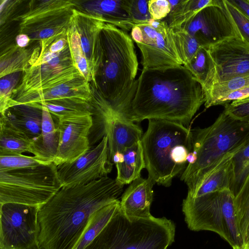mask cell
Returning <instances> with one entry per match:
<instances>
[{
	"label": "cell",
	"mask_w": 249,
	"mask_h": 249,
	"mask_svg": "<svg viewBox=\"0 0 249 249\" xmlns=\"http://www.w3.org/2000/svg\"><path fill=\"white\" fill-rule=\"evenodd\" d=\"M248 102H249V97H247V98H244L242 100L232 101V102L230 103V104L231 106H235L239 105L244 104L246 103H248Z\"/></svg>",
	"instance_id": "7dc6e473"
},
{
	"label": "cell",
	"mask_w": 249,
	"mask_h": 249,
	"mask_svg": "<svg viewBox=\"0 0 249 249\" xmlns=\"http://www.w3.org/2000/svg\"><path fill=\"white\" fill-rule=\"evenodd\" d=\"M234 177L231 189L234 195L249 174V142L233 158Z\"/></svg>",
	"instance_id": "e575fe53"
},
{
	"label": "cell",
	"mask_w": 249,
	"mask_h": 249,
	"mask_svg": "<svg viewBox=\"0 0 249 249\" xmlns=\"http://www.w3.org/2000/svg\"><path fill=\"white\" fill-rule=\"evenodd\" d=\"M130 0H104L86 2L85 12L101 18L106 23L125 31L135 25L130 14Z\"/></svg>",
	"instance_id": "44dd1931"
},
{
	"label": "cell",
	"mask_w": 249,
	"mask_h": 249,
	"mask_svg": "<svg viewBox=\"0 0 249 249\" xmlns=\"http://www.w3.org/2000/svg\"><path fill=\"white\" fill-rule=\"evenodd\" d=\"M205 47L208 70L201 85L203 91L213 84L249 74V47L237 36Z\"/></svg>",
	"instance_id": "8fae6325"
},
{
	"label": "cell",
	"mask_w": 249,
	"mask_h": 249,
	"mask_svg": "<svg viewBox=\"0 0 249 249\" xmlns=\"http://www.w3.org/2000/svg\"><path fill=\"white\" fill-rule=\"evenodd\" d=\"M40 51V46L26 48L13 44L6 48L0 54V78L25 71L37 61Z\"/></svg>",
	"instance_id": "d4e9b609"
},
{
	"label": "cell",
	"mask_w": 249,
	"mask_h": 249,
	"mask_svg": "<svg viewBox=\"0 0 249 249\" xmlns=\"http://www.w3.org/2000/svg\"><path fill=\"white\" fill-rule=\"evenodd\" d=\"M193 150L180 177L191 193L204 174L226 154L241 149L249 142V126L224 111L214 123L192 130Z\"/></svg>",
	"instance_id": "5b68a950"
},
{
	"label": "cell",
	"mask_w": 249,
	"mask_h": 249,
	"mask_svg": "<svg viewBox=\"0 0 249 249\" xmlns=\"http://www.w3.org/2000/svg\"><path fill=\"white\" fill-rule=\"evenodd\" d=\"M246 247V249H249V245H244Z\"/></svg>",
	"instance_id": "681fc988"
},
{
	"label": "cell",
	"mask_w": 249,
	"mask_h": 249,
	"mask_svg": "<svg viewBox=\"0 0 249 249\" xmlns=\"http://www.w3.org/2000/svg\"><path fill=\"white\" fill-rule=\"evenodd\" d=\"M112 166L109 159L107 138L104 136L97 145L76 160L57 166V172L62 187H71L107 177Z\"/></svg>",
	"instance_id": "4fadbf2b"
},
{
	"label": "cell",
	"mask_w": 249,
	"mask_h": 249,
	"mask_svg": "<svg viewBox=\"0 0 249 249\" xmlns=\"http://www.w3.org/2000/svg\"><path fill=\"white\" fill-rule=\"evenodd\" d=\"M0 118L25 134L33 141L41 133L42 107L19 104L11 107L0 114Z\"/></svg>",
	"instance_id": "7402d4cb"
},
{
	"label": "cell",
	"mask_w": 249,
	"mask_h": 249,
	"mask_svg": "<svg viewBox=\"0 0 249 249\" xmlns=\"http://www.w3.org/2000/svg\"><path fill=\"white\" fill-rule=\"evenodd\" d=\"M68 44L73 62L85 80L91 82L87 61L82 50L77 32L70 23L67 32Z\"/></svg>",
	"instance_id": "836d02e7"
},
{
	"label": "cell",
	"mask_w": 249,
	"mask_h": 249,
	"mask_svg": "<svg viewBox=\"0 0 249 249\" xmlns=\"http://www.w3.org/2000/svg\"><path fill=\"white\" fill-rule=\"evenodd\" d=\"M100 36L102 57L94 85L118 112L136 80L138 59L133 39L126 32L105 23Z\"/></svg>",
	"instance_id": "277c9868"
},
{
	"label": "cell",
	"mask_w": 249,
	"mask_h": 249,
	"mask_svg": "<svg viewBox=\"0 0 249 249\" xmlns=\"http://www.w3.org/2000/svg\"><path fill=\"white\" fill-rule=\"evenodd\" d=\"M148 1L130 0V14L135 25L148 23L152 19L149 12Z\"/></svg>",
	"instance_id": "f35d334b"
},
{
	"label": "cell",
	"mask_w": 249,
	"mask_h": 249,
	"mask_svg": "<svg viewBox=\"0 0 249 249\" xmlns=\"http://www.w3.org/2000/svg\"><path fill=\"white\" fill-rule=\"evenodd\" d=\"M93 124L90 113L58 119L59 142L53 161L56 166L72 162L89 149Z\"/></svg>",
	"instance_id": "5bb4252c"
},
{
	"label": "cell",
	"mask_w": 249,
	"mask_h": 249,
	"mask_svg": "<svg viewBox=\"0 0 249 249\" xmlns=\"http://www.w3.org/2000/svg\"><path fill=\"white\" fill-rule=\"evenodd\" d=\"M30 40L29 37L24 34H19L16 37V44L21 48H26Z\"/></svg>",
	"instance_id": "bcb514c9"
},
{
	"label": "cell",
	"mask_w": 249,
	"mask_h": 249,
	"mask_svg": "<svg viewBox=\"0 0 249 249\" xmlns=\"http://www.w3.org/2000/svg\"><path fill=\"white\" fill-rule=\"evenodd\" d=\"M184 66L202 85L208 70V55L205 47L202 46L191 61Z\"/></svg>",
	"instance_id": "8d00e7d4"
},
{
	"label": "cell",
	"mask_w": 249,
	"mask_h": 249,
	"mask_svg": "<svg viewBox=\"0 0 249 249\" xmlns=\"http://www.w3.org/2000/svg\"><path fill=\"white\" fill-rule=\"evenodd\" d=\"M61 188L53 162L0 170V205L14 203L40 207Z\"/></svg>",
	"instance_id": "ba28073f"
},
{
	"label": "cell",
	"mask_w": 249,
	"mask_h": 249,
	"mask_svg": "<svg viewBox=\"0 0 249 249\" xmlns=\"http://www.w3.org/2000/svg\"><path fill=\"white\" fill-rule=\"evenodd\" d=\"M233 249H246V246L243 245L242 246H235L232 247Z\"/></svg>",
	"instance_id": "c3c4849f"
},
{
	"label": "cell",
	"mask_w": 249,
	"mask_h": 249,
	"mask_svg": "<svg viewBox=\"0 0 249 249\" xmlns=\"http://www.w3.org/2000/svg\"><path fill=\"white\" fill-rule=\"evenodd\" d=\"M181 28L195 37L202 47L236 36L222 0L201 9Z\"/></svg>",
	"instance_id": "9a60e30c"
},
{
	"label": "cell",
	"mask_w": 249,
	"mask_h": 249,
	"mask_svg": "<svg viewBox=\"0 0 249 249\" xmlns=\"http://www.w3.org/2000/svg\"><path fill=\"white\" fill-rule=\"evenodd\" d=\"M74 7L58 9L21 22L19 34L27 35L31 40H39L40 53H43L55 40L67 36Z\"/></svg>",
	"instance_id": "e0dca14e"
},
{
	"label": "cell",
	"mask_w": 249,
	"mask_h": 249,
	"mask_svg": "<svg viewBox=\"0 0 249 249\" xmlns=\"http://www.w3.org/2000/svg\"><path fill=\"white\" fill-rule=\"evenodd\" d=\"M141 143L148 177L168 187L188 165L193 150L192 130L177 122L149 119Z\"/></svg>",
	"instance_id": "3957f363"
},
{
	"label": "cell",
	"mask_w": 249,
	"mask_h": 249,
	"mask_svg": "<svg viewBox=\"0 0 249 249\" xmlns=\"http://www.w3.org/2000/svg\"><path fill=\"white\" fill-rule=\"evenodd\" d=\"M234 207L243 245H249V174L234 195Z\"/></svg>",
	"instance_id": "f1b7e54d"
},
{
	"label": "cell",
	"mask_w": 249,
	"mask_h": 249,
	"mask_svg": "<svg viewBox=\"0 0 249 249\" xmlns=\"http://www.w3.org/2000/svg\"><path fill=\"white\" fill-rule=\"evenodd\" d=\"M241 149L223 156L204 174L194 191L187 195L197 197L226 189H231L234 177L233 158Z\"/></svg>",
	"instance_id": "ffe728a7"
},
{
	"label": "cell",
	"mask_w": 249,
	"mask_h": 249,
	"mask_svg": "<svg viewBox=\"0 0 249 249\" xmlns=\"http://www.w3.org/2000/svg\"><path fill=\"white\" fill-rule=\"evenodd\" d=\"M219 0H179L164 20L171 29L181 28L204 7Z\"/></svg>",
	"instance_id": "83f0119b"
},
{
	"label": "cell",
	"mask_w": 249,
	"mask_h": 249,
	"mask_svg": "<svg viewBox=\"0 0 249 249\" xmlns=\"http://www.w3.org/2000/svg\"><path fill=\"white\" fill-rule=\"evenodd\" d=\"M171 31L178 53L184 66L191 61L202 46L184 29H171Z\"/></svg>",
	"instance_id": "1f68e13d"
},
{
	"label": "cell",
	"mask_w": 249,
	"mask_h": 249,
	"mask_svg": "<svg viewBox=\"0 0 249 249\" xmlns=\"http://www.w3.org/2000/svg\"><path fill=\"white\" fill-rule=\"evenodd\" d=\"M148 5L151 18L154 20L164 19L171 10L168 0H149Z\"/></svg>",
	"instance_id": "ab89813d"
},
{
	"label": "cell",
	"mask_w": 249,
	"mask_h": 249,
	"mask_svg": "<svg viewBox=\"0 0 249 249\" xmlns=\"http://www.w3.org/2000/svg\"><path fill=\"white\" fill-rule=\"evenodd\" d=\"M123 186L107 176L83 185L62 187L39 208V249H73L91 215L119 200Z\"/></svg>",
	"instance_id": "7a4b0ae2"
},
{
	"label": "cell",
	"mask_w": 249,
	"mask_h": 249,
	"mask_svg": "<svg viewBox=\"0 0 249 249\" xmlns=\"http://www.w3.org/2000/svg\"><path fill=\"white\" fill-rule=\"evenodd\" d=\"M249 87V74L239 76L227 81L213 85L203 90L206 108L213 106L220 98L234 90Z\"/></svg>",
	"instance_id": "f546056e"
},
{
	"label": "cell",
	"mask_w": 249,
	"mask_h": 249,
	"mask_svg": "<svg viewBox=\"0 0 249 249\" xmlns=\"http://www.w3.org/2000/svg\"><path fill=\"white\" fill-rule=\"evenodd\" d=\"M175 228L165 217L128 218L120 209L85 249H167L174 241Z\"/></svg>",
	"instance_id": "8992f818"
},
{
	"label": "cell",
	"mask_w": 249,
	"mask_h": 249,
	"mask_svg": "<svg viewBox=\"0 0 249 249\" xmlns=\"http://www.w3.org/2000/svg\"><path fill=\"white\" fill-rule=\"evenodd\" d=\"M0 206V249H39L40 207L14 203Z\"/></svg>",
	"instance_id": "7c38bea8"
},
{
	"label": "cell",
	"mask_w": 249,
	"mask_h": 249,
	"mask_svg": "<svg viewBox=\"0 0 249 249\" xmlns=\"http://www.w3.org/2000/svg\"><path fill=\"white\" fill-rule=\"evenodd\" d=\"M23 72L13 90L12 100L83 77L73 62L69 44L60 52L39 54L35 64Z\"/></svg>",
	"instance_id": "9c48e42d"
},
{
	"label": "cell",
	"mask_w": 249,
	"mask_h": 249,
	"mask_svg": "<svg viewBox=\"0 0 249 249\" xmlns=\"http://www.w3.org/2000/svg\"><path fill=\"white\" fill-rule=\"evenodd\" d=\"M106 22L100 17L89 14L76 8L73 9L71 24L76 30L82 50L87 61L91 79L95 78L102 57L101 31Z\"/></svg>",
	"instance_id": "2e32d148"
},
{
	"label": "cell",
	"mask_w": 249,
	"mask_h": 249,
	"mask_svg": "<svg viewBox=\"0 0 249 249\" xmlns=\"http://www.w3.org/2000/svg\"><path fill=\"white\" fill-rule=\"evenodd\" d=\"M131 31V37L141 53L143 69L183 65L171 29L164 20L151 19L135 25Z\"/></svg>",
	"instance_id": "30bf717a"
},
{
	"label": "cell",
	"mask_w": 249,
	"mask_h": 249,
	"mask_svg": "<svg viewBox=\"0 0 249 249\" xmlns=\"http://www.w3.org/2000/svg\"><path fill=\"white\" fill-rule=\"evenodd\" d=\"M224 111L233 119L249 126V102L237 106L230 103L224 106Z\"/></svg>",
	"instance_id": "60d3db41"
},
{
	"label": "cell",
	"mask_w": 249,
	"mask_h": 249,
	"mask_svg": "<svg viewBox=\"0 0 249 249\" xmlns=\"http://www.w3.org/2000/svg\"><path fill=\"white\" fill-rule=\"evenodd\" d=\"M42 120L39 136L32 141L30 152L38 159L47 163L53 162L58 146L59 133L52 115L41 105Z\"/></svg>",
	"instance_id": "603a6c76"
},
{
	"label": "cell",
	"mask_w": 249,
	"mask_h": 249,
	"mask_svg": "<svg viewBox=\"0 0 249 249\" xmlns=\"http://www.w3.org/2000/svg\"><path fill=\"white\" fill-rule=\"evenodd\" d=\"M68 45L67 36H64L52 43L44 52L40 53V54H42L47 52L52 53L60 52L63 50Z\"/></svg>",
	"instance_id": "ee69618b"
},
{
	"label": "cell",
	"mask_w": 249,
	"mask_h": 249,
	"mask_svg": "<svg viewBox=\"0 0 249 249\" xmlns=\"http://www.w3.org/2000/svg\"><path fill=\"white\" fill-rule=\"evenodd\" d=\"M120 209L116 200L96 211L90 217L81 237L73 249H85L101 232Z\"/></svg>",
	"instance_id": "484cf974"
},
{
	"label": "cell",
	"mask_w": 249,
	"mask_h": 249,
	"mask_svg": "<svg viewBox=\"0 0 249 249\" xmlns=\"http://www.w3.org/2000/svg\"><path fill=\"white\" fill-rule=\"evenodd\" d=\"M35 156H28L23 154L17 155L0 156V170L35 167L48 164Z\"/></svg>",
	"instance_id": "d590c367"
},
{
	"label": "cell",
	"mask_w": 249,
	"mask_h": 249,
	"mask_svg": "<svg viewBox=\"0 0 249 249\" xmlns=\"http://www.w3.org/2000/svg\"><path fill=\"white\" fill-rule=\"evenodd\" d=\"M19 72H16L0 78V113L4 112L10 106L13 89L19 81Z\"/></svg>",
	"instance_id": "74e56055"
},
{
	"label": "cell",
	"mask_w": 249,
	"mask_h": 249,
	"mask_svg": "<svg viewBox=\"0 0 249 249\" xmlns=\"http://www.w3.org/2000/svg\"><path fill=\"white\" fill-rule=\"evenodd\" d=\"M91 98L90 83L83 77H80L48 90L27 94L15 100H12L11 107L19 104L41 106V104L47 102L89 104Z\"/></svg>",
	"instance_id": "ac0fdd59"
},
{
	"label": "cell",
	"mask_w": 249,
	"mask_h": 249,
	"mask_svg": "<svg viewBox=\"0 0 249 249\" xmlns=\"http://www.w3.org/2000/svg\"><path fill=\"white\" fill-rule=\"evenodd\" d=\"M205 103L200 84L184 66L143 69L122 104L132 122L160 119L188 125Z\"/></svg>",
	"instance_id": "6da1fadb"
},
{
	"label": "cell",
	"mask_w": 249,
	"mask_h": 249,
	"mask_svg": "<svg viewBox=\"0 0 249 249\" xmlns=\"http://www.w3.org/2000/svg\"><path fill=\"white\" fill-rule=\"evenodd\" d=\"M249 97V87L233 91L217 100L213 106L223 105L230 103V102L242 100Z\"/></svg>",
	"instance_id": "b9f144b4"
},
{
	"label": "cell",
	"mask_w": 249,
	"mask_h": 249,
	"mask_svg": "<svg viewBox=\"0 0 249 249\" xmlns=\"http://www.w3.org/2000/svg\"><path fill=\"white\" fill-rule=\"evenodd\" d=\"M32 140L2 118L0 119V156L30 152Z\"/></svg>",
	"instance_id": "4316f807"
},
{
	"label": "cell",
	"mask_w": 249,
	"mask_h": 249,
	"mask_svg": "<svg viewBox=\"0 0 249 249\" xmlns=\"http://www.w3.org/2000/svg\"><path fill=\"white\" fill-rule=\"evenodd\" d=\"M78 2L70 0H31L29 3L28 10L14 20L23 22L58 9L76 7Z\"/></svg>",
	"instance_id": "4dcf8cb0"
},
{
	"label": "cell",
	"mask_w": 249,
	"mask_h": 249,
	"mask_svg": "<svg viewBox=\"0 0 249 249\" xmlns=\"http://www.w3.org/2000/svg\"><path fill=\"white\" fill-rule=\"evenodd\" d=\"M234 195L230 189L193 197L187 196L182 210L191 231L215 232L232 247L242 246L234 207Z\"/></svg>",
	"instance_id": "52a82bcc"
},
{
	"label": "cell",
	"mask_w": 249,
	"mask_h": 249,
	"mask_svg": "<svg viewBox=\"0 0 249 249\" xmlns=\"http://www.w3.org/2000/svg\"><path fill=\"white\" fill-rule=\"evenodd\" d=\"M21 1L19 0H1L0 3V23L5 21L8 18L16 7Z\"/></svg>",
	"instance_id": "7bdbcfd3"
},
{
	"label": "cell",
	"mask_w": 249,
	"mask_h": 249,
	"mask_svg": "<svg viewBox=\"0 0 249 249\" xmlns=\"http://www.w3.org/2000/svg\"><path fill=\"white\" fill-rule=\"evenodd\" d=\"M249 17V0H230Z\"/></svg>",
	"instance_id": "f6af8a7d"
},
{
	"label": "cell",
	"mask_w": 249,
	"mask_h": 249,
	"mask_svg": "<svg viewBox=\"0 0 249 249\" xmlns=\"http://www.w3.org/2000/svg\"><path fill=\"white\" fill-rule=\"evenodd\" d=\"M155 183L150 177H140L133 181L123 193L120 209L128 218L149 219L153 217L150 207L153 198V187Z\"/></svg>",
	"instance_id": "d6986e66"
},
{
	"label": "cell",
	"mask_w": 249,
	"mask_h": 249,
	"mask_svg": "<svg viewBox=\"0 0 249 249\" xmlns=\"http://www.w3.org/2000/svg\"><path fill=\"white\" fill-rule=\"evenodd\" d=\"M112 162L117 168L115 179L119 183L123 185L129 184L141 177V171L145 168L141 141L125 148Z\"/></svg>",
	"instance_id": "cb8c5ba5"
},
{
	"label": "cell",
	"mask_w": 249,
	"mask_h": 249,
	"mask_svg": "<svg viewBox=\"0 0 249 249\" xmlns=\"http://www.w3.org/2000/svg\"><path fill=\"white\" fill-rule=\"evenodd\" d=\"M223 5L233 27L236 36L249 47V17L230 0H222Z\"/></svg>",
	"instance_id": "d6a6232c"
}]
</instances>
